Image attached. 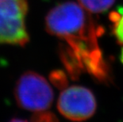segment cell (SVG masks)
<instances>
[{
  "instance_id": "7",
  "label": "cell",
  "mask_w": 123,
  "mask_h": 122,
  "mask_svg": "<svg viewBox=\"0 0 123 122\" xmlns=\"http://www.w3.org/2000/svg\"><path fill=\"white\" fill-rule=\"evenodd\" d=\"M50 80L58 88H66L68 85V76L63 71H54L50 74Z\"/></svg>"
},
{
  "instance_id": "3",
  "label": "cell",
  "mask_w": 123,
  "mask_h": 122,
  "mask_svg": "<svg viewBox=\"0 0 123 122\" xmlns=\"http://www.w3.org/2000/svg\"><path fill=\"white\" fill-rule=\"evenodd\" d=\"M27 11L26 0H0V44L24 46L28 43Z\"/></svg>"
},
{
  "instance_id": "8",
  "label": "cell",
  "mask_w": 123,
  "mask_h": 122,
  "mask_svg": "<svg viewBox=\"0 0 123 122\" xmlns=\"http://www.w3.org/2000/svg\"><path fill=\"white\" fill-rule=\"evenodd\" d=\"M10 122H32V121H27V120H22V119H18V118H14L12 119Z\"/></svg>"
},
{
  "instance_id": "2",
  "label": "cell",
  "mask_w": 123,
  "mask_h": 122,
  "mask_svg": "<svg viewBox=\"0 0 123 122\" xmlns=\"http://www.w3.org/2000/svg\"><path fill=\"white\" fill-rule=\"evenodd\" d=\"M14 96L21 108L43 112L53 102V91L48 81L34 71H26L18 79Z\"/></svg>"
},
{
  "instance_id": "4",
  "label": "cell",
  "mask_w": 123,
  "mask_h": 122,
  "mask_svg": "<svg viewBox=\"0 0 123 122\" xmlns=\"http://www.w3.org/2000/svg\"><path fill=\"white\" fill-rule=\"evenodd\" d=\"M97 107L91 90L81 86L66 87L57 102V109L64 117L73 121H83L93 116Z\"/></svg>"
},
{
  "instance_id": "6",
  "label": "cell",
  "mask_w": 123,
  "mask_h": 122,
  "mask_svg": "<svg viewBox=\"0 0 123 122\" xmlns=\"http://www.w3.org/2000/svg\"><path fill=\"white\" fill-rule=\"evenodd\" d=\"M110 19L113 22V32L117 41L123 45V8L111 13Z\"/></svg>"
},
{
  "instance_id": "9",
  "label": "cell",
  "mask_w": 123,
  "mask_h": 122,
  "mask_svg": "<svg viewBox=\"0 0 123 122\" xmlns=\"http://www.w3.org/2000/svg\"><path fill=\"white\" fill-rule=\"evenodd\" d=\"M121 61H122V63L123 64V48H122V52H121Z\"/></svg>"
},
{
  "instance_id": "5",
  "label": "cell",
  "mask_w": 123,
  "mask_h": 122,
  "mask_svg": "<svg viewBox=\"0 0 123 122\" xmlns=\"http://www.w3.org/2000/svg\"><path fill=\"white\" fill-rule=\"evenodd\" d=\"M115 0H78L83 8L91 13H102L108 10Z\"/></svg>"
},
{
  "instance_id": "1",
  "label": "cell",
  "mask_w": 123,
  "mask_h": 122,
  "mask_svg": "<svg viewBox=\"0 0 123 122\" xmlns=\"http://www.w3.org/2000/svg\"><path fill=\"white\" fill-rule=\"evenodd\" d=\"M45 25L50 34L63 41L60 56L68 76L77 79L87 72L100 82L111 81V70L98 41L103 31L87 10L75 2H64L49 11Z\"/></svg>"
}]
</instances>
